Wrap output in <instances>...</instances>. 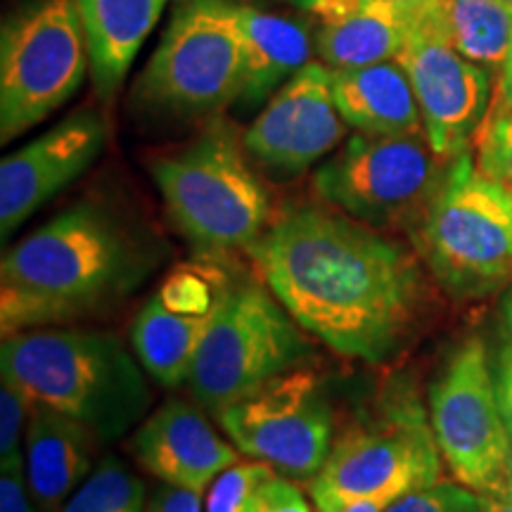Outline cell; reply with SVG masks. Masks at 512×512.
<instances>
[{
    "instance_id": "obj_19",
    "label": "cell",
    "mask_w": 512,
    "mask_h": 512,
    "mask_svg": "<svg viewBox=\"0 0 512 512\" xmlns=\"http://www.w3.org/2000/svg\"><path fill=\"white\" fill-rule=\"evenodd\" d=\"M318 19L316 53L332 72L399 57L408 19L392 0H325Z\"/></svg>"
},
{
    "instance_id": "obj_1",
    "label": "cell",
    "mask_w": 512,
    "mask_h": 512,
    "mask_svg": "<svg viewBox=\"0 0 512 512\" xmlns=\"http://www.w3.org/2000/svg\"><path fill=\"white\" fill-rule=\"evenodd\" d=\"M247 252L290 316L339 356L389 363L420 328L418 254L347 214L292 209Z\"/></svg>"
},
{
    "instance_id": "obj_29",
    "label": "cell",
    "mask_w": 512,
    "mask_h": 512,
    "mask_svg": "<svg viewBox=\"0 0 512 512\" xmlns=\"http://www.w3.org/2000/svg\"><path fill=\"white\" fill-rule=\"evenodd\" d=\"M0 460V512H41L31 496L22 448Z\"/></svg>"
},
{
    "instance_id": "obj_25",
    "label": "cell",
    "mask_w": 512,
    "mask_h": 512,
    "mask_svg": "<svg viewBox=\"0 0 512 512\" xmlns=\"http://www.w3.org/2000/svg\"><path fill=\"white\" fill-rule=\"evenodd\" d=\"M278 477L268 463L249 460V463H235L223 470L209 486L204 512H249L259 491Z\"/></svg>"
},
{
    "instance_id": "obj_7",
    "label": "cell",
    "mask_w": 512,
    "mask_h": 512,
    "mask_svg": "<svg viewBox=\"0 0 512 512\" xmlns=\"http://www.w3.org/2000/svg\"><path fill=\"white\" fill-rule=\"evenodd\" d=\"M444 458L418 399H399L370 422H358L332 444L309 494L316 512H339L361 498L394 503L437 484Z\"/></svg>"
},
{
    "instance_id": "obj_40",
    "label": "cell",
    "mask_w": 512,
    "mask_h": 512,
    "mask_svg": "<svg viewBox=\"0 0 512 512\" xmlns=\"http://www.w3.org/2000/svg\"><path fill=\"white\" fill-rule=\"evenodd\" d=\"M510 477H512V446H510Z\"/></svg>"
},
{
    "instance_id": "obj_13",
    "label": "cell",
    "mask_w": 512,
    "mask_h": 512,
    "mask_svg": "<svg viewBox=\"0 0 512 512\" xmlns=\"http://www.w3.org/2000/svg\"><path fill=\"white\" fill-rule=\"evenodd\" d=\"M399 60L411 76L432 150L448 162L470 152L489 114L494 74L458 53L446 17L411 24Z\"/></svg>"
},
{
    "instance_id": "obj_3",
    "label": "cell",
    "mask_w": 512,
    "mask_h": 512,
    "mask_svg": "<svg viewBox=\"0 0 512 512\" xmlns=\"http://www.w3.org/2000/svg\"><path fill=\"white\" fill-rule=\"evenodd\" d=\"M0 370L31 406H48L114 441L147 418L152 389L119 337L67 325L3 337Z\"/></svg>"
},
{
    "instance_id": "obj_21",
    "label": "cell",
    "mask_w": 512,
    "mask_h": 512,
    "mask_svg": "<svg viewBox=\"0 0 512 512\" xmlns=\"http://www.w3.org/2000/svg\"><path fill=\"white\" fill-rule=\"evenodd\" d=\"M240 24L245 60L238 102L245 107L266 105L283 83L311 62L316 36L299 19L252 5H240Z\"/></svg>"
},
{
    "instance_id": "obj_18",
    "label": "cell",
    "mask_w": 512,
    "mask_h": 512,
    "mask_svg": "<svg viewBox=\"0 0 512 512\" xmlns=\"http://www.w3.org/2000/svg\"><path fill=\"white\" fill-rule=\"evenodd\" d=\"M100 437L79 420L48 406H31L24 460L31 496L41 512H60L93 472Z\"/></svg>"
},
{
    "instance_id": "obj_6",
    "label": "cell",
    "mask_w": 512,
    "mask_h": 512,
    "mask_svg": "<svg viewBox=\"0 0 512 512\" xmlns=\"http://www.w3.org/2000/svg\"><path fill=\"white\" fill-rule=\"evenodd\" d=\"M304 332L266 283L226 285L188 377L195 401L219 415L294 370L311 354Z\"/></svg>"
},
{
    "instance_id": "obj_16",
    "label": "cell",
    "mask_w": 512,
    "mask_h": 512,
    "mask_svg": "<svg viewBox=\"0 0 512 512\" xmlns=\"http://www.w3.org/2000/svg\"><path fill=\"white\" fill-rule=\"evenodd\" d=\"M226 283L202 271H178L152 294L131 325V347L152 380L176 389L188 384L192 363Z\"/></svg>"
},
{
    "instance_id": "obj_37",
    "label": "cell",
    "mask_w": 512,
    "mask_h": 512,
    "mask_svg": "<svg viewBox=\"0 0 512 512\" xmlns=\"http://www.w3.org/2000/svg\"><path fill=\"white\" fill-rule=\"evenodd\" d=\"M501 313H503L505 328H508V335H510V339H512V287H508V292L503 294Z\"/></svg>"
},
{
    "instance_id": "obj_9",
    "label": "cell",
    "mask_w": 512,
    "mask_h": 512,
    "mask_svg": "<svg viewBox=\"0 0 512 512\" xmlns=\"http://www.w3.org/2000/svg\"><path fill=\"white\" fill-rule=\"evenodd\" d=\"M448 159L425 133H356L323 162L313 188L349 219L370 228H415L444 183Z\"/></svg>"
},
{
    "instance_id": "obj_23",
    "label": "cell",
    "mask_w": 512,
    "mask_h": 512,
    "mask_svg": "<svg viewBox=\"0 0 512 512\" xmlns=\"http://www.w3.org/2000/svg\"><path fill=\"white\" fill-rule=\"evenodd\" d=\"M446 24L460 55L501 74L512 43L510 0H446Z\"/></svg>"
},
{
    "instance_id": "obj_22",
    "label": "cell",
    "mask_w": 512,
    "mask_h": 512,
    "mask_svg": "<svg viewBox=\"0 0 512 512\" xmlns=\"http://www.w3.org/2000/svg\"><path fill=\"white\" fill-rule=\"evenodd\" d=\"M91 53V76L102 98H114L121 81L157 27L166 0H74Z\"/></svg>"
},
{
    "instance_id": "obj_2",
    "label": "cell",
    "mask_w": 512,
    "mask_h": 512,
    "mask_svg": "<svg viewBox=\"0 0 512 512\" xmlns=\"http://www.w3.org/2000/svg\"><path fill=\"white\" fill-rule=\"evenodd\" d=\"M155 252L117 216L81 202L5 249L0 264L3 337L67 325L119 302L143 283Z\"/></svg>"
},
{
    "instance_id": "obj_17",
    "label": "cell",
    "mask_w": 512,
    "mask_h": 512,
    "mask_svg": "<svg viewBox=\"0 0 512 512\" xmlns=\"http://www.w3.org/2000/svg\"><path fill=\"white\" fill-rule=\"evenodd\" d=\"M131 453L147 475L200 494L240 460L238 446L228 444L200 408L181 399L162 403L140 422Z\"/></svg>"
},
{
    "instance_id": "obj_39",
    "label": "cell",
    "mask_w": 512,
    "mask_h": 512,
    "mask_svg": "<svg viewBox=\"0 0 512 512\" xmlns=\"http://www.w3.org/2000/svg\"><path fill=\"white\" fill-rule=\"evenodd\" d=\"M501 494H503L505 498H508V501H512V477L508 479V484H505V489L501 491Z\"/></svg>"
},
{
    "instance_id": "obj_15",
    "label": "cell",
    "mask_w": 512,
    "mask_h": 512,
    "mask_svg": "<svg viewBox=\"0 0 512 512\" xmlns=\"http://www.w3.org/2000/svg\"><path fill=\"white\" fill-rule=\"evenodd\" d=\"M107 145V121L79 110L10 152L0 164V235L8 240L43 204L69 188Z\"/></svg>"
},
{
    "instance_id": "obj_34",
    "label": "cell",
    "mask_w": 512,
    "mask_h": 512,
    "mask_svg": "<svg viewBox=\"0 0 512 512\" xmlns=\"http://www.w3.org/2000/svg\"><path fill=\"white\" fill-rule=\"evenodd\" d=\"M501 105L512 110V43H510L508 57H505L503 69H501Z\"/></svg>"
},
{
    "instance_id": "obj_11",
    "label": "cell",
    "mask_w": 512,
    "mask_h": 512,
    "mask_svg": "<svg viewBox=\"0 0 512 512\" xmlns=\"http://www.w3.org/2000/svg\"><path fill=\"white\" fill-rule=\"evenodd\" d=\"M430 425L456 482L501 494L510 479L512 437L496 394L494 366L479 337L451 351L430 387Z\"/></svg>"
},
{
    "instance_id": "obj_31",
    "label": "cell",
    "mask_w": 512,
    "mask_h": 512,
    "mask_svg": "<svg viewBox=\"0 0 512 512\" xmlns=\"http://www.w3.org/2000/svg\"><path fill=\"white\" fill-rule=\"evenodd\" d=\"M143 512H204L202 494L162 482L147 498Z\"/></svg>"
},
{
    "instance_id": "obj_5",
    "label": "cell",
    "mask_w": 512,
    "mask_h": 512,
    "mask_svg": "<svg viewBox=\"0 0 512 512\" xmlns=\"http://www.w3.org/2000/svg\"><path fill=\"white\" fill-rule=\"evenodd\" d=\"M411 233L420 259L453 297H486L512 280V192L479 171L472 150L451 159Z\"/></svg>"
},
{
    "instance_id": "obj_41",
    "label": "cell",
    "mask_w": 512,
    "mask_h": 512,
    "mask_svg": "<svg viewBox=\"0 0 512 512\" xmlns=\"http://www.w3.org/2000/svg\"><path fill=\"white\" fill-rule=\"evenodd\" d=\"M510 5H512V0H510Z\"/></svg>"
},
{
    "instance_id": "obj_24",
    "label": "cell",
    "mask_w": 512,
    "mask_h": 512,
    "mask_svg": "<svg viewBox=\"0 0 512 512\" xmlns=\"http://www.w3.org/2000/svg\"><path fill=\"white\" fill-rule=\"evenodd\" d=\"M145 484L117 456L102 458L60 512H143Z\"/></svg>"
},
{
    "instance_id": "obj_35",
    "label": "cell",
    "mask_w": 512,
    "mask_h": 512,
    "mask_svg": "<svg viewBox=\"0 0 512 512\" xmlns=\"http://www.w3.org/2000/svg\"><path fill=\"white\" fill-rule=\"evenodd\" d=\"M392 503L382 501V498H361V501L347 505L339 512H384Z\"/></svg>"
},
{
    "instance_id": "obj_36",
    "label": "cell",
    "mask_w": 512,
    "mask_h": 512,
    "mask_svg": "<svg viewBox=\"0 0 512 512\" xmlns=\"http://www.w3.org/2000/svg\"><path fill=\"white\" fill-rule=\"evenodd\" d=\"M484 496V512H512V501L503 494H482Z\"/></svg>"
},
{
    "instance_id": "obj_28",
    "label": "cell",
    "mask_w": 512,
    "mask_h": 512,
    "mask_svg": "<svg viewBox=\"0 0 512 512\" xmlns=\"http://www.w3.org/2000/svg\"><path fill=\"white\" fill-rule=\"evenodd\" d=\"M31 415V401L22 389L3 377L0 387V458L19 451L22 434H27V422Z\"/></svg>"
},
{
    "instance_id": "obj_26",
    "label": "cell",
    "mask_w": 512,
    "mask_h": 512,
    "mask_svg": "<svg viewBox=\"0 0 512 512\" xmlns=\"http://www.w3.org/2000/svg\"><path fill=\"white\" fill-rule=\"evenodd\" d=\"M477 166L512 192V110L498 105L477 136Z\"/></svg>"
},
{
    "instance_id": "obj_30",
    "label": "cell",
    "mask_w": 512,
    "mask_h": 512,
    "mask_svg": "<svg viewBox=\"0 0 512 512\" xmlns=\"http://www.w3.org/2000/svg\"><path fill=\"white\" fill-rule=\"evenodd\" d=\"M249 512H313V508L299 486L278 475L259 491Z\"/></svg>"
},
{
    "instance_id": "obj_27",
    "label": "cell",
    "mask_w": 512,
    "mask_h": 512,
    "mask_svg": "<svg viewBox=\"0 0 512 512\" xmlns=\"http://www.w3.org/2000/svg\"><path fill=\"white\" fill-rule=\"evenodd\" d=\"M384 512H484V496L460 482L439 479L396 498Z\"/></svg>"
},
{
    "instance_id": "obj_12",
    "label": "cell",
    "mask_w": 512,
    "mask_h": 512,
    "mask_svg": "<svg viewBox=\"0 0 512 512\" xmlns=\"http://www.w3.org/2000/svg\"><path fill=\"white\" fill-rule=\"evenodd\" d=\"M245 456L268 463L287 479H313L332 451L335 422L313 370L273 377L216 415Z\"/></svg>"
},
{
    "instance_id": "obj_10",
    "label": "cell",
    "mask_w": 512,
    "mask_h": 512,
    "mask_svg": "<svg viewBox=\"0 0 512 512\" xmlns=\"http://www.w3.org/2000/svg\"><path fill=\"white\" fill-rule=\"evenodd\" d=\"M91 72L74 0H38L12 15L0 36V140L46 121Z\"/></svg>"
},
{
    "instance_id": "obj_20",
    "label": "cell",
    "mask_w": 512,
    "mask_h": 512,
    "mask_svg": "<svg viewBox=\"0 0 512 512\" xmlns=\"http://www.w3.org/2000/svg\"><path fill=\"white\" fill-rule=\"evenodd\" d=\"M337 110L356 133H425L411 76L399 57L332 72Z\"/></svg>"
},
{
    "instance_id": "obj_14",
    "label": "cell",
    "mask_w": 512,
    "mask_h": 512,
    "mask_svg": "<svg viewBox=\"0 0 512 512\" xmlns=\"http://www.w3.org/2000/svg\"><path fill=\"white\" fill-rule=\"evenodd\" d=\"M347 121L337 110L332 69L309 62L271 95L242 136L249 157L278 174H302L342 143Z\"/></svg>"
},
{
    "instance_id": "obj_33",
    "label": "cell",
    "mask_w": 512,
    "mask_h": 512,
    "mask_svg": "<svg viewBox=\"0 0 512 512\" xmlns=\"http://www.w3.org/2000/svg\"><path fill=\"white\" fill-rule=\"evenodd\" d=\"M392 3L408 19V27L446 17V0H392Z\"/></svg>"
},
{
    "instance_id": "obj_8",
    "label": "cell",
    "mask_w": 512,
    "mask_h": 512,
    "mask_svg": "<svg viewBox=\"0 0 512 512\" xmlns=\"http://www.w3.org/2000/svg\"><path fill=\"white\" fill-rule=\"evenodd\" d=\"M240 5L188 0L171 19L138 81V100L169 117L221 112L242 88Z\"/></svg>"
},
{
    "instance_id": "obj_32",
    "label": "cell",
    "mask_w": 512,
    "mask_h": 512,
    "mask_svg": "<svg viewBox=\"0 0 512 512\" xmlns=\"http://www.w3.org/2000/svg\"><path fill=\"white\" fill-rule=\"evenodd\" d=\"M494 380L503 420L505 425H508V432L512 437V339L508 344H503L501 351H498V358L494 363Z\"/></svg>"
},
{
    "instance_id": "obj_38",
    "label": "cell",
    "mask_w": 512,
    "mask_h": 512,
    "mask_svg": "<svg viewBox=\"0 0 512 512\" xmlns=\"http://www.w3.org/2000/svg\"><path fill=\"white\" fill-rule=\"evenodd\" d=\"M290 3L294 5V8L299 10H306V12H313L318 8V5H323L325 0H290Z\"/></svg>"
},
{
    "instance_id": "obj_4",
    "label": "cell",
    "mask_w": 512,
    "mask_h": 512,
    "mask_svg": "<svg viewBox=\"0 0 512 512\" xmlns=\"http://www.w3.org/2000/svg\"><path fill=\"white\" fill-rule=\"evenodd\" d=\"M242 147L233 128L216 121L152 164L166 214L197 252L249 249L271 226V197Z\"/></svg>"
}]
</instances>
